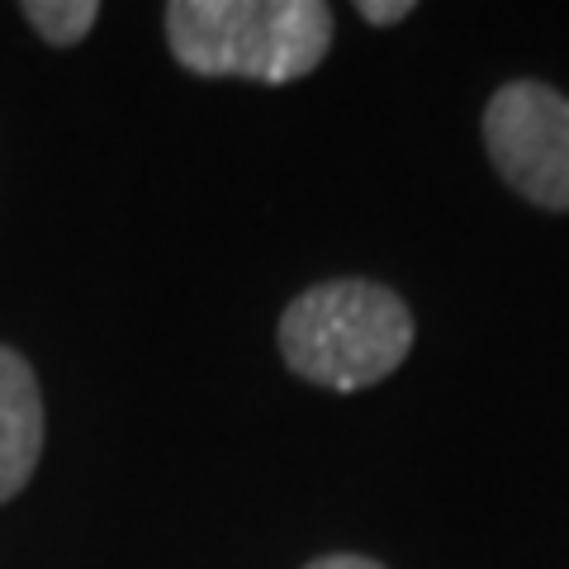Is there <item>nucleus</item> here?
I'll return each mask as SVG.
<instances>
[{
	"instance_id": "nucleus-1",
	"label": "nucleus",
	"mask_w": 569,
	"mask_h": 569,
	"mask_svg": "<svg viewBox=\"0 0 569 569\" xmlns=\"http://www.w3.org/2000/svg\"><path fill=\"white\" fill-rule=\"evenodd\" d=\"M167 43L190 77L284 86L323 67L332 48V6L323 0H171Z\"/></svg>"
},
{
	"instance_id": "nucleus-2",
	"label": "nucleus",
	"mask_w": 569,
	"mask_h": 569,
	"mask_svg": "<svg viewBox=\"0 0 569 569\" xmlns=\"http://www.w3.org/2000/svg\"><path fill=\"white\" fill-rule=\"evenodd\" d=\"M413 309L376 280H323L280 313V356L299 380L356 395L389 380L413 351Z\"/></svg>"
},
{
	"instance_id": "nucleus-3",
	"label": "nucleus",
	"mask_w": 569,
	"mask_h": 569,
	"mask_svg": "<svg viewBox=\"0 0 569 569\" xmlns=\"http://www.w3.org/2000/svg\"><path fill=\"white\" fill-rule=\"evenodd\" d=\"M485 152L527 204L569 213V96L556 86H498L485 104Z\"/></svg>"
},
{
	"instance_id": "nucleus-4",
	"label": "nucleus",
	"mask_w": 569,
	"mask_h": 569,
	"mask_svg": "<svg viewBox=\"0 0 569 569\" xmlns=\"http://www.w3.org/2000/svg\"><path fill=\"white\" fill-rule=\"evenodd\" d=\"M39 456H43L39 376L14 347H0V503L24 493L33 470H39Z\"/></svg>"
},
{
	"instance_id": "nucleus-5",
	"label": "nucleus",
	"mask_w": 569,
	"mask_h": 569,
	"mask_svg": "<svg viewBox=\"0 0 569 569\" xmlns=\"http://www.w3.org/2000/svg\"><path fill=\"white\" fill-rule=\"evenodd\" d=\"M20 14L48 48H77L96 29L100 6L96 0H24Z\"/></svg>"
},
{
	"instance_id": "nucleus-6",
	"label": "nucleus",
	"mask_w": 569,
	"mask_h": 569,
	"mask_svg": "<svg viewBox=\"0 0 569 569\" xmlns=\"http://www.w3.org/2000/svg\"><path fill=\"white\" fill-rule=\"evenodd\" d=\"M356 14H361L366 24H376V29H389V24H399V20L413 14V0H361Z\"/></svg>"
},
{
	"instance_id": "nucleus-7",
	"label": "nucleus",
	"mask_w": 569,
	"mask_h": 569,
	"mask_svg": "<svg viewBox=\"0 0 569 569\" xmlns=\"http://www.w3.org/2000/svg\"><path fill=\"white\" fill-rule=\"evenodd\" d=\"M305 569H385L380 560H370V556H351V550H337V556H318L309 560Z\"/></svg>"
}]
</instances>
